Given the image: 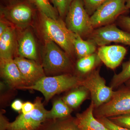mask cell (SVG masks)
<instances>
[{
    "label": "cell",
    "instance_id": "cell-1",
    "mask_svg": "<svg viewBox=\"0 0 130 130\" xmlns=\"http://www.w3.org/2000/svg\"><path fill=\"white\" fill-rule=\"evenodd\" d=\"M82 78L71 73L52 77L44 76L35 83L20 89H32L40 91L48 102L56 94L81 86Z\"/></svg>",
    "mask_w": 130,
    "mask_h": 130
},
{
    "label": "cell",
    "instance_id": "cell-2",
    "mask_svg": "<svg viewBox=\"0 0 130 130\" xmlns=\"http://www.w3.org/2000/svg\"><path fill=\"white\" fill-rule=\"evenodd\" d=\"M40 21L45 40H51L68 54L71 58L76 56L70 37V31L61 19H54L40 12Z\"/></svg>",
    "mask_w": 130,
    "mask_h": 130
},
{
    "label": "cell",
    "instance_id": "cell-3",
    "mask_svg": "<svg viewBox=\"0 0 130 130\" xmlns=\"http://www.w3.org/2000/svg\"><path fill=\"white\" fill-rule=\"evenodd\" d=\"M45 40L42 65L44 71L56 73L71 71L73 63L71 57L54 42Z\"/></svg>",
    "mask_w": 130,
    "mask_h": 130
},
{
    "label": "cell",
    "instance_id": "cell-4",
    "mask_svg": "<svg viewBox=\"0 0 130 130\" xmlns=\"http://www.w3.org/2000/svg\"><path fill=\"white\" fill-rule=\"evenodd\" d=\"M67 29L88 39L94 29L83 0H73L65 18Z\"/></svg>",
    "mask_w": 130,
    "mask_h": 130
},
{
    "label": "cell",
    "instance_id": "cell-5",
    "mask_svg": "<svg viewBox=\"0 0 130 130\" xmlns=\"http://www.w3.org/2000/svg\"><path fill=\"white\" fill-rule=\"evenodd\" d=\"M41 98H36L35 109L30 113H21L12 123L1 117V130H38L47 120L48 111L44 108Z\"/></svg>",
    "mask_w": 130,
    "mask_h": 130
},
{
    "label": "cell",
    "instance_id": "cell-6",
    "mask_svg": "<svg viewBox=\"0 0 130 130\" xmlns=\"http://www.w3.org/2000/svg\"><path fill=\"white\" fill-rule=\"evenodd\" d=\"M81 85L89 92L95 108L109 101L114 93L112 88L106 86L105 79L100 75V67L82 78Z\"/></svg>",
    "mask_w": 130,
    "mask_h": 130
},
{
    "label": "cell",
    "instance_id": "cell-7",
    "mask_svg": "<svg viewBox=\"0 0 130 130\" xmlns=\"http://www.w3.org/2000/svg\"><path fill=\"white\" fill-rule=\"evenodd\" d=\"M130 114V88H121L114 91L111 100L94 108L96 119L109 118Z\"/></svg>",
    "mask_w": 130,
    "mask_h": 130
},
{
    "label": "cell",
    "instance_id": "cell-8",
    "mask_svg": "<svg viewBox=\"0 0 130 130\" xmlns=\"http://www.w3.org/2000/svg\"><path fill=\"white\" fill-rule=\"evenodd\" d=\"M126 0H107L90 16L94 29L114 23L120 16L129 12Z\"/></svg>",
    "mask_w": 130,
    "mask_h": 130
},
{
    "label": "cell",
    "instance_id": "cell-9",
    "mask_svg": "<svg viewBox=\"0 0 130 130\" xmlns=\"http://www.w3.org/2000/svg\"><path fill=\"white\" fill-rule=\"evenodd\" d=\"M97 46H102L112 42L130 46V33L118 28L116 24H111L94 29L88 39Z\"/></svg>",
    "mask_w": 130,
    "mask_h": 130
},
{
    "label": "cell",
    "instance_id": "cell-10",
    "mask_svg": "<svg viewBox=\"0 0 130 130\" xmlns=\"http://www.w3.org/2000/svg\"><path fill=\"white\" fill-rule=\"evenodd\" d=\"M32 4L27 1L12 3L2 9L1 12L7 19L19 28H25L30 23L33 14Z\"/></svg>",
    "mask_w": 130,
    "mask_h": 130
},
{
    "label": "cell",
    "instance_id": "cell-11",
    "mask_svg": "<svg viewBox=\"0 0 130 130\" xmlns=\"http://www.w3.org/2000/svg\"><path fill=\"white\" fill-rule=\"evenodd\" d=\"M13 60L28 86L33 85L45 76L42 66L34 60L20 56L16 57Z\"/></svg>",
    "mask_w": 130,
    "mask_h": 130
},
{
    "label": "cell",
    "instance_id": "cell-12",
    "mask_svg": "<svg viewBox=\"0 0 130 130\" xmlns=\"http://www.w3.org/2000/svg\"><path fill=\"white\" fill-rule=\"evenodd\" d=\"M96 53L102 62L107 67L114 70L122 62L127 50L121 45H106L99 47Z\"/></svg>",
    "mask_w": 130,
    "mask_h": 130
},
{
    "label": "cell",
    "instance_id": "cell-13",
    "mask_svg": "<svg viewBox=\"0 0 130 130\" xmlns=\"http://www.w3.org/2000/svg\"><path fill=\"white\" fill-rule=\"evenodd\" d=\"M0 71L1 76L11 87L28 86L13 58H0Z\"/></svg>",
    "mask_w": 130,
    "mask_h": 130
},
{
    "label": "cell",
    "instance_id": "cell-14",
    "mask_svg": "<svg viewBox=\"0 0 130 130\" xmlns=\"http://www.w3.org/2000/svg\"><path fill=\"white\" fill-rule=\"evenodd\" d=\"M93 102L84 111L77 114L74 121L79 130H111L106 127L94 116Z\"/></svg>",
    "mask_w": 130,
    "mask_h": 130
},
{
    "label": "cell",
    "instance_id": "cell-15",
    "mask_svg": "<svg viewBox=\"0 0 130 130\" xmlns=\"http://www.w3.org/2000/svg\"><path fill=\"white\" fill-rule=\"evenodd\" d=\"M18 52L20 57L35 60L37 59L36 44L32 33L26 31L18 40Z\"/></svg>",
    "mask_w": 130,
    "mask_h": 130
},
{
    "label": "cell",
    "instance_id": "cell-16",
    "mask_svg": "<svg viewBox=\"0 0 130 130\" xmlns=\"http://www.w3.org/2000/svg\"><path fill=\"white\" fill-rule=\"evenodd\" d=\"M69 35L78 59L88 56L97 52V46L92 41L84 40L77 34L70 30Z\"/></svg>",
    "mask_w": 130,
    "mask_h": 130
},
{
    "label": "cell",
    "instance_id": "cell-17",
    "mask_svg": "<svg viewBox=\"0 0 130 130\" xmlns=\"http://www.w3.org/2000/svg\"><path fill=\"white\" fill-rule=\"evenodd\" d=\"M15 44V29L9 26L0 36V58H12Z\"/></svg>",
    "mask_w": 130,
    "mask_h": 130
},
{
    "label": "cell",
    "instance_id": "cell-18",
    "mask_svg": "<svg viewBox=\"0 0 130 130\" xmlns=\"http://www.w3.org/2000/svg\"><path fill=\"white\" fill-rule=\"evenodd\" d=\"M38 130H79L74 119L70 117L64 118L47 119Z\"/></svg>",
    "mask_w": 130,
    "mask_h": 130
},
{
    "label": "cell",
    "instance_id": "cell-19",
    "mask_svg": "<svg viewBox=\"0 0 130 130\" xmlns=\"http://www.w3.org/2000/svg\"><path fill=\"white\" fill-rule=\"evenodd\" d=\"M102 61L97 53L78 59L76 64L77 71L86 76L97 68Z\"/></svg>",
    "mask_w": 130,
    "mask_h": 130
},
{
    "label": "cell",
    "instance_id": "cell-20",
    "mask_svg": "<svg viewBox=\"0 0 130 130\" xmlns=\"http://www.w3.org/2000/svg\"><path fill=\"white\" fill-rule=\"evenodd\" d=\"M90 94L86 88L80 86L62 98L64 102L71 108H76L86 100Z\"/></svg>",
    "mask_w": 130,
    "mask_h": 130
},
{
    "label": "cell",
    "instance_id": "cell-21",
    "mask_svg": "<svg viewBox=\"0 0 130 130\" xmlns=\"http://www.w3.org/2000/svg\"><path fill=\"white\" fill-rule=\"evenodd\" d=\"M72 111L71 108L62 99H59L54 103L52 109L48 111L47 119H55L70 117Z\"/></svg>",
    "mask_w": 130,
    "mask_h": 130
},
{
    "label": "cell",
    "instance_id": "cell-22",
    "mask_svg": "<svg viewBox=\"0 0 130 130\" xmlns=\"http://www.w3.org/2000/svg\"><path fill=\"white\" fill-rule=\"evenodd\" d=\"M39 10V12L54 19H58V13L55 8L50 2L49 0H29Z\"/></svg>",
    "mask_w": 130,
    "mask_h": 130
},
{
    "label": "cell",
    "instance_id": "cell-23",
    "mask_svg": "<svg viewBox=\"0 0 130 130\" xmlns=\"http://www.w3.org/2000/svg\"><path fill=\"white\" fill-rule=\"evenodd\" d=\"M130 79V59L122 65V70L119 73L115 74L113 77L110 87L116 88Z\"/></svg>",
    "mask_w": 130,
    "mask_h": 130
},
{
    "label": "cell",
    "instance_id": "cell-24",
    "mask_svg": "<svg viewBox=\"0 0 130 130\" xmlns=\"http://www.w3.org/2000/svg\"><path fill=\"white\" fill-rule=\"evenodd\" d=\"M73 0H52L55 8L61 18L66 17Z\"/></svg>",
    "mask_w": 130,
    "mask_h": 130
},
{
    "label": "cell",
    "instance_id": "cell-25",
    "mask_svg": "<svg viewBox=\"0 0 130 130\" xmlns=\"http://www.w3.org/2000/svg\"><path fill=\"white\" fill-rule=\"evenodd\" d=\"M107 0H83L85 8L89 15L91 16L96 10Z\"/></svg>",
    "mask_w": 130,
    "mask_h": 130
},
{
    "label": "cell",
    "instance_id": "cell-26",
    "mask_svg": "<svg viewBox=\"0 0 130 130\" xmlns=\"http://www.w3.org/2000/svg\"><path fill=\"white\" fill-rule=\"evenodd\" d=\"M115 124L130 130V114L108 118Z\"/></svg>",
    "mask_w": 130,
    "mask_h": 130
},
{
    "label": "cell",
    "instance_id": "cell-27",
    "mask_svg": "<svg viewBox=\"0 0 130 130\" xmlns=\"http://www.w3.org/2000/svg\"><path fill=\"white\" fill-rule=\"evenodd\" d=\"M117 22L118 25L122 30L130 33V17L122 15L119 17Z\"/></svg>",
    "mask_w": 130,
    "mask_h": 130
},
{
    "label": "cell",
    "instance_id": "cell-28",
    "mask_svg": "<svg viewBox=\"0 0 130 130\" xmlns=\"http://www.w3.org/2000/svg\"><path fill=\"white\" fill-rule=\"evenodd\" d=\"M99 121L102 123L108 129L111 130H130L127 128H124L120 126L110 120L108 118H101L97 119Z\"/></svg>",
    "mask_w": 130,
    "mask_h": 130
},
{
    "label": "cell",
    "instance_id": "cell-29",
    "mask_svg": "<svg viewBox=\"0 0 130 130\" xmlns=\"http://www.w3.org/2000/svg\"><path fill=\"white\" fill-rule=\"evenodd\" d=\"M35 103L33 104L29 102L25 103L23 104L21 109L22 113L24 115H26L30 113L35 109Z\"/></svg>",
    "mask_w": 130,
    "mask_h": 130
},
{
    "label": "cell",
    "instance_id": "cell-30",
    "mask_svg": "<svg viewBox=\"0 0 130 130\" xmlns=\"http://www.w3.org/2000/svg\"><path fill=\"white\" fill-rule=\"evenodd\" d=\"M23 103L20 100H16L12 103L11 107L13 110L20 111L22 109Z\"/></svg>",
    "mask_w": 130,
    "mask_h": 130
},
{
    "label": "cell",
    "instance_id": "cell-31",
    "mask_svg": "<svg viewBox=\"0 0 130 130\" xmlns=\"http://www.w3.org/2000/svg\"><path fill=\"white\" fill-rule=\"evenodd\" d=\"M9 26L8 25L7 23L1 19L0 21V36L2 35Z\"/></svg>",
    "mask_w": 130,
    "mask_h": 130
},
{
    "label": "cell",
    "instance_id": "cell-32",
    "mask_svg": "<svg viewBox=\"0 0 130 130\" xmlns=\"http://www.w3.org/2000/svg\"><path fill=\"white\" fill-rule=\"evenodd\" d=\"M126 5L127 8L130 11V0H126Z\"/></svg>",
    "mask_w": 130,
    "mask_h": 130
},
{
    "label": "cell",
    "instance_id": "cell-33",
    "mask_svg": "<svg viewBox=\"0 0 130 130\" xmlns=\"http://www.w3.org/2000/svg\"><path fill=\"white\" fill-rule=\"evenodd\" d=\"M125 83L126 84L128 87L130 88V79L128 80Z\"/></svg>",
    "mask_w": 130,
    "mask_h": 130
},
{
    "label": "cell",
    "instance_id": "cell-34",
    "mask_svg": "<svg viewBox=\"0 0 130 130\" xmlns=\"http://www.w3.org/2000/svg\"><path fill=\"white\" fill-rule=\"evenodd\" d=\"M50 1H51V2H52V0H50Z\"/></svg>",
    "mask_w": 130,
    "mask_h": 130
}]
</instances>
